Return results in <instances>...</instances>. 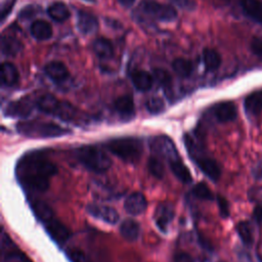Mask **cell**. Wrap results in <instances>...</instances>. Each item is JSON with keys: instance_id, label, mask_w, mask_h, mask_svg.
<instances>
[{"instance_id": "obj_5", "label": "cell", "mask_w": 262, "mask_h": 262, "mask_svg": "<svg viewBox=\"0 0 262 262\" xmlns=\"http://www.w3.org/2000/svg\"><path fill=\"white\" fill-rule=\"evenodd\" d=\"M149 145L154 156L162 160H166L169 163L180 158L173 140L166 135H158L152 137Z\"/></svg>"}, {"instance_id": "obj_16", "label": "cell", "mask_w": 262, "mask_h": 262, "mask_svg": "<svg viewBox=\"0 0 262 262\" xmlns=\"http://www.w3.org/2000/svg\"><path fill=\"white\" fill-rule=\"evenodd\" d=\"M77 26L82 34H93L98 29V21L94 15L86 11H79L77 17Z\"/></svg>"}, {"instance_id": "obj_12", "label": "cell", "mask_w": 262, "mask_h": 262, "mask_svg": "<svg viewBox=\"0 0 262 262\" xmlns=\"http://www.w3.org/2000/svg\"><path fill=\"white\" fill-rule=\"evenodd\" d=\"M175 214V210L172 204L170 203H161L155 212V221L158 227L166 232L169 226V223L172 221Z\"/></svg>"}, {"instance_id": "obj_44", "label": "cell", "mask_w": 262, "mask_h": 262, "mask_svg": "<svg viewBox=\"0 0 262 262\" xmlns=\"http://www.w3.org/2000/svg\"><path fill=\"white\" fill-rule=\"evenodd\" d=\"M253 173H254V176L256 179L262 180V162L257 164V166L254 168Z\"/></svg>"}, {"instance_id": "obj_22", "label": "cell", "mask_w": 262, "mask_h": 262, "mask_svg": "<svg viewBox=\"0 0 262 262\" xmlns=\"http://www.w3.org/2000/svg\"><path fill=\"white\" fill-rule=\"evenodd\" d=\"M94 53L101 59H108L114 54V47L106 38H97L92 45Z\"/></svg>"}, {"instance_id": "obj_36", "label": "cell", "mask_w": 262, "mask_h": 262, "mask_svg": "<svg viewBox=\"0 0 262 262\" xmlns=\"http://www.w3.org/2000/svg\"><path fill=\"white\" fill-rule=\"evenodd\" d=\"M154 80L159 83L160 85L167 87L170 85L171 83V76L169 75V73L163 69H155L154 70Z\"/></svg>"}, {"instance_id": "obj_3", "label": "cell", "mask_w": 262, "mask_h": 262, "mask_svg": "<svg viewBox=\"0 0 262 262\" xmlns=\"http://www.w3.org/2000/svg\"><path fill=\"white\" fill-rule=\"evenodd\" d=\"M16 130L24 136L31 138H52L71 133V130L63 128L53 122L25 121L16 125Z\"/></svg>"}, {"instance_id": "obj_34", "label": "cell", "mask_w": 262, "mask_h": 262, "mask_svg": "<svg viewBox=\"0 0 262 262\" xmlns=\"http://www.w3.org/2000/svg\"><path fill=\"white\" fill-rule=\"evenodd\" d=\"M145 106H146V110L150 114L155 115V114H160L161 112H163V110L165 107V103L162 98H160L158 96H152L146 100Z\"/></svg>"}, {"instance_id": "obj_11", "label": "cell", "mask_w": 262, "mask_h": 262, "mask_svg": "<svg viewBox=\"0 0 262 262\" xmlns=\"http://www.w3.org/2000/svg\"><path fill=\"white\" fill-rule=\"evenodd\" d=\"M213 115L215 119L220 123L232 122L237 117V110L233 102L222 101L214 105Z\"/></svg>"}, {"instance_id": "obj_38", "label": "cell", "mask_w": 262, "mask_h": 262, "mask_svg": "<svg viewBox=\"0 0 262 262\" xmlns=\"http://www.w3.org/2000/svg\"><path fill=\"white\" fill-rule=\"evenodd\" d=\"M216 199H217V204H218L219 213H220L221 217L227 218L229 216V204H228L227 200L220 194H218L216 196Z\"/></svg>"}, {"instance_id": "obj_40", "label": "cell", "mask_w": 262, "mask_h": 262, "mask_svg": "<svg viewBox=\"0 0 262 262\" xmlns=\"http://www.w3.org/2000/svg\"><path fill=\"white\" fill-rule=\"evenodd\" d=\"M250 46L252 52L262 61V40L260 38L253 37Z\"/></svg>"}, {"instance_id": "obj_24", "label": "cell", "mask_w": 262, "mask_h": 262, "mask_svg": "<svg viewBox=\"0 0 262 262\" xmlns=\"http://www.w3.org/2000/svg\"><path fill=\"white\" fill-rule=\"evenodd\" d=\"M120 232L125 239L129 242H134L139 236L140 226L135 220L126 219L125 221L122 222L120 226Z\"/></svg>"}, {"instance_id": "obj_2", "label": "cell", "mask_w": 262, "mask_h": 262, "mask_svg": "<svg viewBox=\"0 0 262 262\" xmlns=\"http://www.w3.org/2000/svg\"><path fill=\"white\" fill-rule=\"evenodd\" d=\"M104 146L119 159L127 163H136L142 156L143 146L136 137H120L107 140Z\"/></svg>"}, {"instance_id": "obj_20", "label": "cell", "mask_w": 262, "mask_h": 262, "mask_svg": "<svg viewBox=\"0 0 262 262\" xmlns=\"http://www.w3.org/2000/svg\"><path fill=\"white\" fill-rule=\"evenodd\" d=\"M31 34L35 39L39 41H45L51 38L52 27L46 20L37 19L31 26Z\"/></svg>"}, {"instance_id": "obj_13", "label": "cell", "mask_w": 262, "mask_h": 262, "mask_svg": "<svg viewBox=\"0 0 262 262\" xmlns=\"http://www.w3.org/2000/svg\"><path fill=\"white\" fill-rule=\"evenodd\" d=\"M147 207V201L145 196L138 191L132 192L127 196L124 203V208L127 211V213L131 215H139Z\"/></svg>"}, {"instance_id": "obj_21", "label": "cell", "mask_w": 262, "mask_h": 262, "mask_svg": "<svg viewBox=\"0 0 262 262\" xmlns=\"http://www.w3.org/2000/svg\"><path fill=\"white\" fill-rule=\"evenodd\" d=\"M18 79H19V75L16 68L10 62H3L1 66L2 84L8 87H11L17 84Z\"/></svg>"}, {"instance_id": "obj_1", "label": "cell", "mask_w": 262, "mask_h": 262, "mask_svg": "<svg viewBox=\"0 0 262 262\" xmlns=\"http://www.w3.org/2000/svg\"><path fill=\"white\" fill-rule=\"evenodd\" d=\"M56 173V165L42 151H30L24 155L15 166L18 182L30 191H45Z\"/></svg>"}, {"instance_id": "obj_35", "label": "cell", "mask_w": 262, "mask_h": 262, "mask_svg": "<svg viewBox=\"0 0 262 262\" xmlns=\"http://www.w3.org/2000/svg\"><path fill=\"white\" fill-rule=\"evenodd\" d=\"M2 260H3V262H32L17 248L7 252L2 257Z\"/></svg>"}, {"instance_id": "obj_18", "label": "cell", "mask_w": 262, "mask_h": 262, "mask_svg": "<svg viewBox=\"0 0 262 262\" xmlns=\"http://www.w3.org/2000/svg\"><path fill=\"white\" fill-rule=\"evenodd\" d=\"M131 80L134 87L139 91H147L151 88L154 83V77L143 70L134 71L131 74Z\"/></svg>"}, {"instance_id": "obj_10", "label": "cell", "mask_w": 262, "mask_h": 262, "mask_svg": "<svg viewBox=\"0 0 262 262\" xmlns=\"http://www.w3.org/2000/svg\"><path fill=\"white\" fill-rule=\"evenodd\" d=\"M32 108L33 104L28 98H20L8 103L4 110V114L7 117L25 119L31 115Z\"/></svg>"}, {"instance_id": "obj_26", "label": "cell", "mask_w": 262, "mask_h": 262, "mask_svg": "<svg viewBox=\"0 0 262 262\" xmlns=\"http://www.w3.org/2000/svg\"><path fill=\"white\" fill-rule=\"evenodd\" d=\"M48 15L55 21L62 23L70 17V10L62 2H54L47 8Z\"/></svg>"}, {"instance_id": "obj_42", "label": "cell", "mask_w": 262, "mask_h": 262, "mask_svg": "<svg viewBox=\"0 0 262 262\" xmlns=\"http://www.w3.org/2000/svg\"><path fill=\"white\" fill-rule=\"evenodd\" d=\"M253 218L257 225H262V202L258 203L253 211Z\"/></svg>"}, {"instance_id": "obj_23", "label": "cell", "mask_w": 262, "mask_h": 262, "mask_svg": "<svg viewBox=\"0 0 262 262\" xmlns=\"http://www.w3.org/2000/svg\"><path fill=\"white\" fill-rule=\"evenodd\" d=\"M58 104L59 100L51 94H43L36 100V105L41 112L52 116L54 115Z\"/></svg>"}, {"instance_id": "obj_17", "label": "cell", "mask_w": 262, "mask_h": 262, "mask_svg": "<svg viewBox=\"0 0 262 262\" xmlns=\"http://www.w3.org/2000/svg\"><path fill=\"white\" fill-rule=\"evenodd\" d=\"M245 111L249 116H258L262 113V90L250 93L244 101Z\"/></svg>"}, {"instance_id": "obj_7", "label": "cell", "mask_w": 262, "mask_h": 262, "mask_svg": "<svg viewBox=\"0 0 262 262\" xmlns=\"http://www.w3.org/2000/svg\"><path fill=\"white\" fill-rule=\"evenodd\" d=\"M190 157L193 159L200 170L211 180L217 181L221 175V167L216 160L208 156H204L199 151L190 154Z\"/></svg>"}, {"instance_id": "obj_30", "label": "cell", "mask_w": 262, "mask_h": 262, "mask_svg": "<svg viewBox=\"0 0 262 262\" xmlns=\"http://www.w3.org/2000/svg\"><path fill=\"white\" fill-rule=\"evenodd\" d=\"M236 232L246 246H251L254 242V233L250 222L239 221L235 226Z\"/></svg>"}, {"instance_id": "obj_39", "label": "cell", "mask_w": 262, "mask_h": 262, "mask_svg": "<svg viewBox=\"0 0 262 262\" xmlns=\"http://www.w3.org/2000/svg\"><path fill=\"white\" fill-rule=\"evenodd\" d=\"M173 5L183 9V10H188L192 11L196 7V3L193 0H169Z\"/></svg>"}, {"instance_id": "obj_6", "label": "cell", "mask_w": 262, "mask_h": 262, "mask_svg": "<svg viewBox=\"0 0 262 262\" xmlns=\"http://www.w3.org/2000/svg\"><path fill=\"white\" fill-rule=\"evenodd\" d=\"M142 10L145 14L160 21H173L177 17V11L173 5L162 4L155 1L144 2Z\"/></svg>"}, {"instance_id": "obj_37", "label": "cell", "mask_w": 262, "mask_h": 262, "mask_svg": "<svg viewBox=\"0 0 262 262\" xmlns=\"http://www.w3.org/2000/svg\"><path fill=\"white\" fill-rule=\"evenodd\" d=\"M67 256L71 262H90L86 254L79 249H69L67 251Z\"/></svg>"}, {"instance_id": "obj_19", "label": "cell", "mask_w": 262, "mask_h": 262, "mask_svg": "<svg viewBox=\"0 0 262 262\" xmlns=\"http://www.w3.org/2000/svg\"><path fill=\"white\" fill-rule=\"evenodd\" d=\"M116 112L122 118H132L134 115V101L130 95H122L114 102Z\"/></svg>"}, {"instance_id": "obj_43", "label": "cell", "mask_w": 262, "mask_h": 262, "mask_svg": "<svg viewBox=\"0 0 262 262\" xmlns=\"http://www.w3.org/2000/svg\"><path fill=\"white\" fill-rule=\"evenodd\" d=\"M174 262H194V261L189 254L185 252H179L174 256Z\"/></svg>"}, {"instance_id": "obj_45", "label": "cell", "mask_w": 262, "mask_h": 262, "mask_svg": "<svg viewBox=\"0 0 262 262\" xmlns=\"http://www.w3.org/2000/svg\"><path fill=\"white\" fill-rule=\"evenodd\" d=\"M122 6H124V7H131L133 4H134V2H135V0H117Z\"/></svg>"}, {"instance_id": "obj_32", "label": "cell", "mask_w": 262, "mask_h": 262, "mask_svg": "<svg viewBox=\"0 0 262 262\" xmlns=\"http://www.w3.org/2000/svg\"><path fill=\"white\" fill-rule=\"evenodd\" d=\"M147 168L150 172V174L152 176H155L158 179H162L164 174H165V169H164V165L161 162V159L156 157V156H151L148 159L147 162Z\"/></svg>"}, {"instance_id": "obj_41", "label": "cell", "mask_w": 262, "mask_h": 262, "mask_svg": "<svg viewBox=\"0 0 262 262\" xmlns=\"http://www.w3.org/2000/svg\"><path fill=\"white\" fill-rule=\"evenodd\" d=\"M15 2H16V0H5L2 3V5H1V12H0L1 20H4L5 17L11 12Z\"/></svg>"}, {"instance_id": "obj_28", "label": "cell", "mask_w": 262, "mask_h": 262, "mask_svg": "<svg viewBox=\"0 0 262 262\" xmlns=\"http://www.w3.org/2000/svg\"><path fill=\"white\" fill-rule=\"evenodd\" d=\"M31 207L32 210L35 214V216L42 222H46L49 219H51L52 217H54V214L52 212V210L50 209V207L45 204L44 202L41 201H33L31 203Z\"/></svg>"}, {"instance_id": "obj_9", "label": "cell", "mask_w": 262, "mask_h": 262, "mask_svg": "<svg viewBox=\"0 0 262 262\" xmlns=\"http://www.w3.org/2000/svg\"><path fill=\"white\" fill-rule=\"evenodd\" d=\"M87 211L93 217L100 219L110 224H115L119 220V214H118L117 210L110 206L90 204L87 206Z\"/></svg>"}, {"instance_id": "obj_14", "label": "cell", "mask_w": 262, "mask_h": 262, "mask_svg": "<svg viewBox=\"0 0 262 262\" xmlns=\"http://www.w3.org/2000/svg\"><path fill=\"white\" fill-rule=\"evenodd\" d=\"M45 74L55 83H62L69 78V70L61 61L53 60L45 66Z\"/></svg>"}, {"instance_id": "obj_4", "label": "cell", "mask_w": 262, "mask_h": 262, "mask_svg": "<svg viewBox=\"0 0 262 262\" xmlns=\"http://www.w3.org/2000/svg\"><path fill=\"white\" fill-rule=\"evenodd\" d=\"M78 161L88 170L95 173L106 172L112 166L108 156L96 145H84L76 150Z\"/></svg>"}, {"instance_id": "obj_8", "label": "cell", "mask_w": 262, "mask_h": 262, "mask_svg": "<svg viewBox=\"0 0 262 262\" xmlns=\"http://www.w3.org/2000/svg\"><path fill=\"white\" fill-rule=\"evenodd\" d=\"M43 224L47 233L57 244H63L71 236V230L55 217H52Z\"/></svg>"}, {"instance_id": "obj_31", "label": "cell", "mask_w": 262, "mask_h": 262, "mask_svg": "<svg viewBox=\"0 0 262 262\" xmlns=\"http://www.w3.org/2000/svg\"><path fill=\"white\" fill-rule=\"evenodd\" d=\"M172 68L173 71L181 78H188L193 71L191 61L185 58L174 59L172 62Z\"/></svg>"}, {"instance_id": "obj_15", "label": "cell", "mask_w": 262, "mask_h": 262, "mask_svg": "<svg viewBox=\"0 0 262 262\" xmlns=\"http://www.w3.org/2000/svg\"><path fill=\"white\" fill-rule=\"evenodd\" d=\"M241 7L244 14L255 23L262 25V1L242 0Z\"/></svg>"}, {"instance_id": "obj_33", "label": "cell", "mask_w": 262, "mask_h": 262, "mask_svg": "<svg viewBox=\"0 0 262 262\" xmlns=\"http://www.w3.org/2000/svg\"><path fill=\"white\" fill-rule=\"evenodd\" d=\"M192 193L200 200L212 201L214 199L213 192L205 182H199L196 185H194L192 188Z\"/></svg>"}, {"instance_id": "obj_25", "label": "cell", "mask_w": 262, "mask_h": 262, "mask_svg": "<svg viewBox=\"0 0 262 262\" xmlns=\"http://www.w3.org/2000/svg\"><path fill=\"white\" fill-rule=\"evenodd\" d=\"M170 169L173 172V174L183 183H190L192 180L190 171L186 167V165L181 161V159L174 160L169 163Z\"/></svg>"}, {"instance_id": "obj_27", "label": "cell", "mask_w": 262, "mask_h": 262, "mask_svg": "<svg viewBox=\"0 0 262 262\" xmlns=\"http://www.w3.org/2000/svg\"><path fill=\"white\" fill-rule=\"evenodd\" d=\"M23 48L21 43L14 37L3 36L1 38V51L6 56L16 55Z\"/></svg>"}, {"instance_id": "obj_29", "label": "cell", "mask_w": 262, "mask_h": 262, "mask_svg": "<svg viewBox=\"0 0 262 262\" xmlns=\"http://www.w3.org/2000/svg\"><path fill=\"white\" fill-rule=\"evenodd\" d=\"M203 62L206 70L211 72L216 71L221 64V56L216 50L206 48L203 51Z\"/></svg>"}]
</instances>
